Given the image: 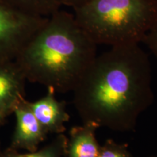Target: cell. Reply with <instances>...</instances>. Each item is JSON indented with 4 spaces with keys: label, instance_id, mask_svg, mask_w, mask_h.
<instances>
[{
    "label": "cell",
    "instance_id": "obj_1",
    "mask_svg": "<svg viewBox=\"0 0 157 157\" xmlns=\"http://www.w3.org/2000/svg\"><path fill=\"white\" fill-rule=\"evenodd\" d=\"M151 81L150 60L140 44L111 47L96 56L74 90V107L84 124L132 131L154 103Z\"/></svg>",
    "mask_w": 157,
    "mask_h": 157
},
{
    "label": "cell",
    "instance_id": "obj_2",
    "mask_svg": "<svg viewBox=\"0 0 157 157\" xmlns=\"http://www.w3.org/2000/svg\"><path fill=\"white\" fill-rule=\"evenodd\" d=\"M97 46L73 13L60 8L47 17L15 61L27 81L68 93L98 56Z\"/></svg>",
    "mask_w": 157,
    "mask_h": 157
},
{
    "label": "cell",
    "instance_id": "obj_3",
    "mask_svg": "<svg viewBox=\"0 0 157 157\" xmlns=\"http://www.w3.org/2000/svg\"><path fill=\"white\" fill-rule=\"evenodd\" d=\"M73 10L98 45L140 44L157 21L156 0H87Z\"/></svg>",
    "mask_w": 157,
    "mask_h": 157
},
{
    "label": "cell",
    "instance_id": "obj_4",
    "mask_svg": "<svg viewBox=\"0 0 157 157\" xmlns=\"http://www.w3.org/2000/svg\"><path fill=\"white\" fill-rule=\"evenodd\" d=\"M47 17L0 0V63L15 60Z\"/></svg>",
    "mask_w": 157,
    "mask_h": 157
},
{
    "label": "cell",
    "instance_id": "obj_5",
    "mask_svg": "<svg viewBox=\"0 0 157 157\" xmlns=\"http://www.w3.org/2000/svg\"><path fill=\"white\" fill-rule=\"evenodd\" d=\"M15 117V127L12 138V149H24L34 151L48 134L35 117L28 101L25 100L13 112Z\"/></svg>",
    "mask_w": 157,
    "mask_h": 157
},
{
    "label": "cell",
    "instance_id": "obj_6",
    "mask_svg": "<svg viewBox=\"0 0 157 157\" xmlns=\"http://www.w3.org/2000/svg\"><path fill=\"white\" fill-rule=\"evenodd\" d=\"M26 81L15 60L0 63V111L6 118L25 100Z\"/></svg>",
    "mask_w": 157,
    "mask_h": 157
},
{
    "label": "cell",
    "instance_id": "obj_7",
    "mask_svg": "<svg viewBox=\"0 0 157 157\" xmlns=\"http://www.w3.org/2000/svg\"><path fill=\"white\" fill-rule=\"evenodd\" d=\"M53 90L48 89L44 97L35 102L28 101L35 117L48 134L58 135L66 131L65 124L70 119L66 111V103L59 101Z\"/></svg>",
    "mask_w": 157,
    "mask_h": 157
},
{
    "label": "cell",
    "instance_id": "obj_8",
    "mask_svg": "<svg viewBox=\"0 0 157 157\" xmlns=\"http://www.w3.org/2000/svg\"><path fill=\"white\" fill-rule=\"evenodd\" d=\"M96 127L91 124L72 127L67 136L65 157H98L101 146L96 138Z\"/></svg>",
    "mask_w": 157,
    "mask_h": 157
},
{
    "label": "cell",
    "instance_id": "obj_9",
    "mask_svg": "<svg viewBox=\"0 0 157 157\" xmlns=\"http://www.w3.org/2000/svg\"><path fill=\"white\" fill-rule=\"evenodd\" d=\"M67 136L63 133L56 135V137L49 144L39 151H34L26 154H20L12 149L4 157H65Z\"/></svg>",
    "mask_w": 157,
    "mask_h": 157
},
{
    "label": "cell",
    "instance_id": "obj_10",
    "mask_svg": "<svg viewBox=\"0 0 157 157\" xmlns=\"http://www.w3.org/2000/svg\"><path fill=\"white\" fill-rule=\"evenodd\" d=\"M32 14L48 17L61 8L56 0H1Z\"/></svg>",
    "mask_w": 157,
    "mask_h": 157
},
{
    "label": "cell",
    "instance_id": "obj_11",
    "mask_svg": "<svg viewBox=\"0 0 157 157\" xmlns=\"http://www.w3.org/2000/svg\"><path fill=\"white\" fill-rule=\"evenodd\" d=\"M98 157H132L127 150L126 146L117 143L109 139L101 146Z\"/></svg>",
    "mask_w": 157,
    "mask_h": 157
},
{
    "label": "cell",
    "instance_id": "obj_12",
    "mask_svg": "<svg viewBox=\"0 0 157 157\" xmlns=\"http://www.w3.org/2000/svg\"><path fill=\"white\" fill-rule=\"evenodd\" d=\"M143 43L148 47L149 50L157 59V21L147 33Z\"/></svg>",
    "mask_w": 157,
    "mask_h": 157
},
{
    "label": "cell",
    "instance_id": "obj_13",
    "mask_svg": "<svg viewBox=\"0 0 157 157\" xmlns=\"http://www.w3.org/2000/svg\"><path fill=\"white\" fill-rule=\"evenodd\" d=\"M56 1L60 5V7L66 6V7H72L74 9L78 6L82 5L87 0H56Z\"/></svg>",
    "mask_w": 157,
    "mask_h": 157
},
{
    "label": "cell",
    "instance_id": "obj_14",
    "mask_svg": "<svg viewBox=\"0 0 157 157\" xmlns=\"http://www.w3.org/2000/svg\"><path fill=\"white\" fill-rule=\"evenodd\" d=\"M5 119H6V117L2 114V113L0 111V127H1L2 125L5 123Z\"/></svg>",
    "mask_w": 157,
    "mask_h": 157
},
{
    "label": "cell",
    "instance_id": "obj_15",
    "mask_svg": "<svg viewBox=\"0 0 157 157\" xmlns=\"http://www.w3.org/2000/svg\"><path fill=\"white\" fill-rule=\"evenodd\" d=\"M156 1H157V0H156Z\"/></svg>",
    "mask_w": 157,
    "mask_h": 157
}]
</instances>
